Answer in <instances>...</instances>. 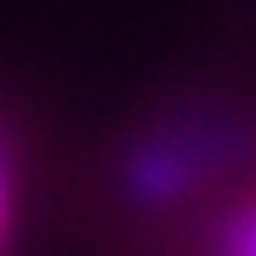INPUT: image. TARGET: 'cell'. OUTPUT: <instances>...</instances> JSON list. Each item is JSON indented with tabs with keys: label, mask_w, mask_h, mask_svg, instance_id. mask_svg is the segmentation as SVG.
Returning <instances> with one entry per match:
<instances>
[{
	"label": "cell",
	"mask_w": 256,
	"mask_h": 256,
	"mask_svg": "<svg viewBox=\"0 0 256 256\" xmlns=\"http://www.w3.org/2000/svg\"><path fill=\"white\" fill-rule=\"evenodd\" d=\"M0 238H5V171H0Z\"/></svg>",
	"instance_id": "cell-1"
}]
</instances>
